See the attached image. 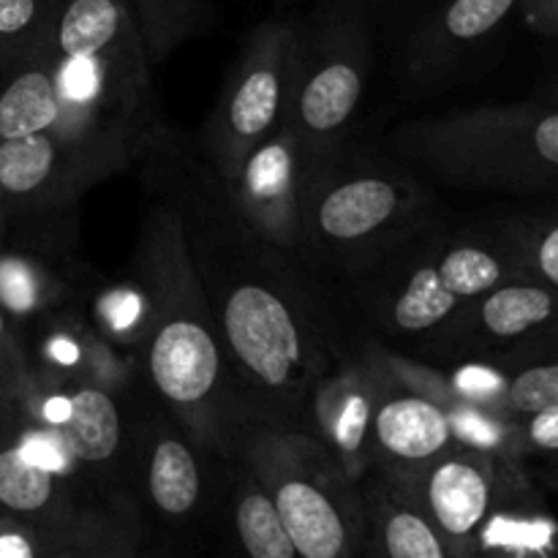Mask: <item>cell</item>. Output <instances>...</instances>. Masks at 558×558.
<instances>
[{
	"instance_id": "obj_1",
	"label": "cell",
	"mask_w": 558,
	"mask_h": 558,
	"mask_svg": "<svg viewBox=\"0 0 558 558\" xmlns=\"http://www.w3.org/2000/svg\"><path fill=\"white\" fill-rule=\"evenodd\" d=\"M417 156L469 189L558 191V104L477 109L412 134Z\"/></svg>"
},
{
	"instance_id": "obj_2",
	"label": "cell",
	"mask_w": 558,
	"mask_h": 558,
	"mask_svg": "<svg viewBox=\"0 0 558 558\" xmlns=\"http://www.w3.org/2000/svg\"><path fill=\"white\" fill-rule=\"evenodd\" d=\"M216 308L213 322L234 374L267 398L303 396L319 365L300 300L270 278L240 276L227 283Z\"/></svg>"
},
{
	"instance_id": "obj_3",
	"label": "cell",
	"mask_w": 558,
	"mask_h": 558,
	"mask_svg": "<svg viewBox=\"0 0 558 558\" xmlns=\"http://www.w3.org/2000/svg\"><path fill=\"white\" fill-rule=\"evenodd\" d=\"M300 36L289 25H265L234 69L221 104L210 120L218 172L232 178L245 158L287 125L289 101L298 74Z\"/></svg>"
},
{
	"instance_id": "obj_4",
	"label": "cell",
	"mask_w": 558,
	"mask_h": 558,
	"mask_svg": "<svg viewBox=\"0 0 558 558\" xmlns=\"http://www.w3.org/2000/svg\"><path fill=\"white\" fill-rule=\"evenodd\" d=\"M417 185L387 169H316L305 191L303 240L327 254H365L409 227Z\"/></svg>"
},
{
	"instance_id": "obj_5",
	"label": "cell",
	"mask_w": 558,
	"mask_h": 558,
	"mask_svg": "<svg viewBox=\"0 0 558 558\" xmlns=\"http://www.w3.org/2000/svg\"><path fill=\"white\" fill-rule=\"evenodd\" d=\"M319 52L298 49V74H294L292 101H289L287 125L298 136L303 150L322 167V158L330 150L336 136L352 120L365 90V54L360 52V38L341 25L330 36L319 38Z\"/></svg>"
},
{
	"instance_id": "obj_6",
	"label": "cell",
	"mask_w": 558,
	"mask_h": 558,
	"mask_svg": "<svg viewBox=\"0 0 558 558\" xmlns=\"http://www.w3.org/2000/svg\"><path fill=\"white\" fill-rule=\"evenodd\" d=\"M319 163L303 150L292 129L283 125L227 180L234 210L270 243L298 245L303 240L305 191Z\"/></svg>"
},
{
	"instance_id": "obj_7",
	"label": "cell",
	"mask_w": 558,
	"mask_h": 558,
	"mask_svg": "<svg viewBox=\"0 0 558 558\" xmlns=\"http://www.w3.org/2000/svg\"><path fill=\"white\" fill-rule=\"evenodd\" d=\"M147 341L153 387L180 412H207L223 376V347L213 314L196 300L191 311L163 308Z\"/></svg>"
},
{
	"instance_id": "obj_8",
	"label": "cell",
	"mask_w": 558,
	"mask_h": 558,
	"mask_svg": "<svg viewBox=\"0 0 558 558\" xmlns=\"http://www.w3.org/2000/svg\"><path fill=\"white\" fill-rule=\"evenodd\" d=\"M474 338L529 360L558 354V289L521 272L466 303Z\"/></svg>"
},
{
	"instance_id": "obj_9",
	"label": "cell",
	"mask_w": 558,
	"mask_h": 558,
	"mask_svg": "<svg viewBox=\"0 0 558 558\" xmlns=\"http://www.w3.org/2000/svg\"><path fill=\"white\" fill-rule=\"evenodd\" d=\"M425 505L441 537L474 543L499 510V477L488 456L456 452L436 458L425 474Z\"/></svg>"
},
{
	"instance_id": "obj_10",
	"label": "cell",
	"mask_w": 558,
	"mask_h": 558,
	"mask_svg": "<svg viewBox=\"0 0 558 558\" xmlns=\"http://www.w3.org/2000/svg\"><path fill=\"white\" fill-rule=\"evenodd\" d=\"M456 420L423 392H376L371 414L374 447L401 466H428L456 441Z\"/></svg>"
},
{
	"instance_id": "obj_11",
	"label": "cell",
	"mask_w": 558,
	"mask_h": 558,
	"mask_svg": "<svg viewBox=\"0 0 558 558\" xmlns=\"http://www.w3.org/2000/svg\"><path fill=\"white\" fill-rule=\"evenodd\" d=\"M96 129V123L65 104L58 85V58L22 65L0 87V140L54 131L85 145L104 147V142H93Z\"/></svg>"
},
{
	"instance_id": "obj_12",
	"label": "cell",
	"mask_w": 558,
	"mask_h": 558,
	"mask_svg": "<svg viewBox=\"0 0 558 558\" xmlns=\"http://www.w3.org/2000/svg\"><path fill=\"white\" fill-rule=\"evenodd\" d=\"M82 145L85 142L69 140L54 131L0 140V196H41L63 189L69 180L82 178L85 169L107 163V153Z\"/></svg>"
},
{
	"instance_id": "obj_13",
	"label": "cell",
	"mask_w": 558,
	"mask_h": 558,
	"mask_svg": "<svg viewBox=\"0 0 558 558\" xmlns=\"http://www.w3.org/2000/svg\"><path fill=\"white\" fill-rule=\"evenodd\" d=\"M283 529L303 558H341L352 550L349 523L332 496L305 474H283L272 485Z\"/></svg>"
},
{
	"instance_id": "obj_14",
	"label": "cell",
	"mask_w": 558,
	"mask_h": 558,
	"mask_svg": "<svg viewBox=\"0 0 558 558\" xmlns=\"http://www.w3.org/2000/svg\"><path fill=\"white\" fill-rule=\"evenodd\" d=\"M69 403V417L58 425H47L60 439L69 461L98 466L118 456L123 423L112 396L98 387H80L71 392Z\"/></svg>"
},
{
	"instance_id": "obj_15",
	"label": "cell",
	"mask_w": 558,
	"mask_h": 558,
	"mask_svg": "<svg viewBox=\"0 0 558 558\" xmlns=\"http://www.w3.org/2000/svg\"><path fill=\"white\" fill-rule=\"evenodd\" d=\"M145 483L147 496L163 518H189L202 496V472L194 450L174 434L158 436L147 458Z\"/></svg>"
},
{
	"instance_id": "obj_16",
	"label": "cell",
	"mask_w": 558,
	"mask_h": 558,
	"mask_svg": "<svg viewBox=\"0 0 558 558\" xmlns=\"http://www.w3.org/2000/svg\"><path fill=\"white\" fill-rule=\"evenodd\" d=\"M69 501L63 474L27 461L20 447L0 450V507L25 518H54Z\"/></svg>"
},
{
	"instance_id": "obj_17",
	"label": "cell",
	"mask_w": 558,
	"mask_h": 558,
	"mask_svg": "<svg viewBox=\"0 0 558 558\" xmlns=\"http://www.w3.org/2000/svg\"><path fill=\"white\" fill-rule=\"evenodd\" d=\"M376 387L368 379L360 385H336L319 398L322 434L330 439L332 450L354 458L363 452L371 436V414L376 403Z\"/></svg>"
},
{
	"instance_id": "obj_18",
	"label": "cell",
	"mask_w": 558,
	"mask_h": 558,
	"mask_svg": "<svg viewBox=\"0 0 558 558\" xmlns=\"http://www.w3.org/2000/svg\"><path fill=\"white\" fill-rule=\"evenodd\" d=\"M463 305L466 303L441 283L434 262H428V265L417 267L403 283L401 292L392 300L390 316L398 330L425 332L456 316Z\"/></svg>"
},
{
	"instance_id": "obj_19",
	"label": "cell",
	"mask_w": 558,
	"mask_h": 558,
	"mask_svg": "<svg viewBox=\"0 0 558 558\" xmlns=\"http://www.w3.org/2000/svg\"><path fill=\"white\" fill-rule=\"evenodd\" d=\"M234 529L243 550L254 558H298V548L283 529L272 494L259 483L245 485L234 505Z\"/></svg>"
},
{
	"instance_id": "obj_20",
	"label": "cell",
	"mask_w": 558,
	"mask_h": 558,
	"mask_svg": "<svg viewBox=\"0 0 558 558\" xmlns=\"http://www.w3.org/2000/svg\"><path fill=\"white\" fill-rule=\"evenodd\" d=\"M521 0H447L436 22L441 47H472L499 31Z\"/></svg>"
},
{
	"instance_id": "obj_21",
	"label": "cell",
	"mask_w": 558,
	"mask_h": 558,
	"mask_svg": "<svg viewBox=\"0 0 558 558\" xmlns=\"http://www.w3.org/2000/svg\"><path fill=\"white\" fill-rule=\"evenodd\" d=\"M507 238L521 254L526 272L558 289V196L532 216H523Z\"/></svg>"
},
{
	"instance_id": "obj_22",
	"label": "cell",
	"mask_w": 558,
	"mask_h": 558,
	"mask_svg": "<svg viewBox=\"0 0 558 558\" xmlns=\"http://www.w3.org/2000/svg\"><path fill=\"white\" fill-rule=\"evenodd\" d=\"M381 548L392 558H445L450 545L445 543L436 523L425 521L412 507H385L379 518Z\"/></svg>"
},
{
	"instance_id": "obj_23",
	"label": "cell",
	"mask_w": 558,
	"mask_h": 558,
	"mask_svg": "<svg viewBox=\"0 0 558 558\" xmlns=\"http://www.w3.org/2000/svg\"><path fill=\"white\" fill-rule=\"evenodd\" d=\"M501 409L510 417L558 409V354L529 360V365L518 368L505 381Z\"/></svg>"
},
{
	"instance_id": "obj_24",
	"label": "cell",
	"mask_w": 558,
	"mask_h": 558,
	"mask_svg": "<svg viewBox=\"0 0 558 558\" xmlns=\"http://www.w3.org/2000/svg\"><path fill=\"white\" fill-rule=\"evenodd\" d=\"M129 5L140 22L142 38L156 52H163L189 31L199 0H129Z\"/></svg>"
},
{
	"instance_id": "obj_25",
	"label": "cell",
	"mask_w": 558,
	"mask_h": 558,
	"mask_svg": "<svg viewBox=\"0 0 558 558\" xmlns=\"http://www.w3.org/2000/svg\"><path fill=\"white\" fill-rule=\"evenodd\" d=\"M54 0H0V41L38 38L54 25Z\"/></svg>"
},
{
	"instance_id": "obj_26",
	"label": "cell",
	"mask_w": 558,
	"mask_h": 558,
	"mask_svg": "<svg viewBox=\"0 0 558 558\" xmlns=\"http://www.w3.org/2000/svg\"><path fill=\"white\" fill-rule=\"evenodd\" d=\"M0 303L11 314H27L41 303V287L31 265L22 259H0Z\"/></svg>"
},
{
	"instance_id": "obj_27",
	"label": "cell",
	"mask_w": 558,
	"mask_h": 558,
	"mask_svg": "<svg viewBox=\"0 0 558 558\" xmlns=\"http://www.w3.org/2000/svg\"><path fill=\"white\" fill-rule=\"evenodd\" d=\"M518 445L543 456H558V409L518 417Z\"/></svg>"
},
{
	"instance_id": "obj_28",
	"label": "cell",
	"mask_w": 558,
	"mask_h": 558,
	"mask_svg": "<svg viewBox=\"0 0 558 558\" xmlns=\"http://www.w3.org/2000/svg\"><path fill=\"white\" fill-rule=\"evenodd\" d=\"M16 447H20V452L27 458V461L38 463V466L54 469V472L60 474L69 472L71 461L69 456H65L63 445H60V439L54 436L52 428L27 430V434L16 441Z\"/></svg>"
},
{
	"instance_id": "obj_29",
	"label": "cell",
	"mask_w": 558,
	"mask_h": 558,
	"mask_svg": "<svg viewBox=\"0 0 558 558\" xmlns=\"http://www.w3.org/2000/svg\"><path fill=\"white\" fill-rule=\"evenodd\" d=\"M526 22L537 33L558 38V0H521Z\"/></svg>"
},
{
	"instance_id": "obj_30",
	"label": "cell",
	"mask_w": 558,
	"mask_h": 558,
	"mask_svg": "<svg viewBox=\"0 0 558 558\" xmlns=\"http://www.w3.org/2000/svg\"><path fill=\"white\" fill-rule=\"evenodd\" d=\"M36 556V548L31 539L20 532H0V558H31Z\"/></svg>"
},
{
	"instance_id": "obj_31",
	"label": "cell",
	"mask_w": 558,
	"mask_h": 558,
	"mask_svg": "<svg viewBox=\"0 0 558 558\" xmlns=\"http://www.w3.org/2000/svg\"><path fill=\"white\" fill-rule=\"evenodd\" d=\"M11 357V341H9V325H5V308L0 303V381L9 379V374L14 371V363H9Z\"/></svg>"
},
{
	"instance_id": "obj_32",
	"label": "cell",
	"mask_w": 558,
	"mask_h": 558,
	"mask_svg": "<svg viewBox=\"0 0 558 558\" xmlns=\"http://www.w3.org/2000/svg\"><path fill=\"white\" fill-rule=\"evenodd\" d=\"M69 409H71V403H69V396H54V398H49L47 403H44L41 407V417H44V423L47 425H58V423H63L65 417H69Z\"/></svg>"
},
{
	"instance_id": "obj_33",
	"label": "cell",
	"mask_w": 558,
	"mask_h": 558,
	"mask_svg": "<svg viewBox=\"0 0 558 558\" xmlns=\"http://www.w3.org/2000/svg\"><path fill=\"white\" fill-rule=\"evenodd\" d=\"M52 354H54V357L60 360V363H74V360H76V349L71 347L69 341L54 343V347H52Z\"/></svg>"
},
{
	"instance_id": "obj_34",
	"label": "cell",
	"mask_w": 558,
	"mask_h": 558,
	"mask_svg": "<svg viewBox=\"0 0 558 558\" xmlns=\"http://www.w3.org/2000/svg\"><path fill=\"white\" fill-rule=\"evenodd\" d=\"M548 101H556V104H558V85L554 87V93H550V98H548Z\"/></svg>"
}]
</instances>
